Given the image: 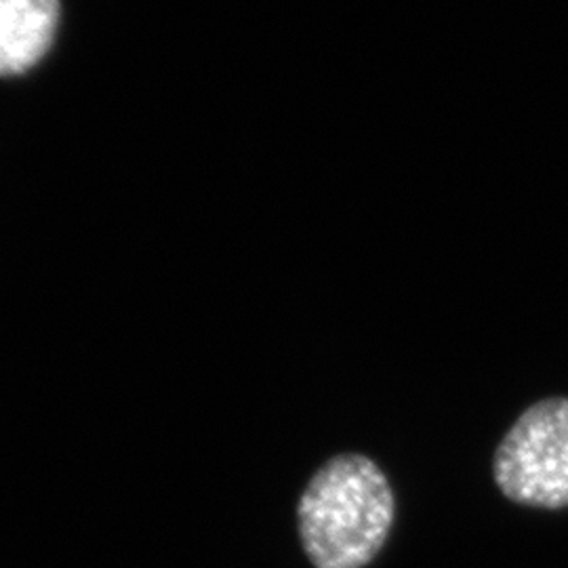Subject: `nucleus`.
<instances>
[{
  "instance_id": "obj_1",
  "label": "nucleus",
  "mask_w": 568,
  "mask_h": 568,
  "mask_svg": "<svg viewBox=\"0 0 568 568\" xmlns=\"http://www.w3.org/2000/svg\"><path fill=\"white\" fill-rule=\"evenodd\" d=\"M396 501L386 474L365 455L328 459L307 483L297 525L316 568H363L382 551Z\"/></svg>"
},
{
  "instance_id": "obj_2",
  "label": "nucleus",
  "mask_w": 568,
  "mask_h": 568,
  "mask_svg": "<svg viewBox=\"0 0 568 568\" xmlns=\"http://www.w3.org/2000/svg\"><path fill=\"white\" fill-rule=\"evenodd\" d=\"M495 483L530 508L568 506V398H548L527 408L495 453Z\"/></svg>"
},
{
  "instance_id": "obj_3",
  "label": "nucleus",
  "mask_w": 568,
  "mask_h": 568,
  "mask_svg": "<svg viewBox=\"0 0 568 568\" xmlns=\"http://www.w3.org/2000/svg\"><path fill=\"white\" fill-rule=\"evenodd\" d=\"M58 20V0H0V77L37 65L53 42Z\"/></svg>"
}]
</instances>
